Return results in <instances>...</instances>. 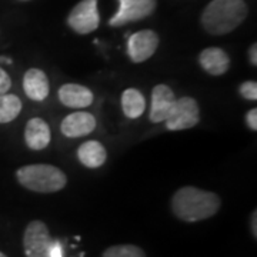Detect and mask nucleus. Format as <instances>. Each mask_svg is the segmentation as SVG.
Listing matches in <instances>:
<instances>
[{"label":"nucleus","mask_w":257,"mask_h":257,"mask_svg":"<svg viewBox=\"0 0 257 257\" xmlns=\"http://www.w3.org/2000/svg\"><path fill=\"white\" fill-rule=\"evenodd\" d=\"M170 206L177 219L196 223L214 216L220 209L221 200L216 193L194 186H184L173 194Z\"/></svg>","instance_id":"nucleus-1"},{"label":"nucleus","mask_w":257,"mask_h":257,"mask_svg":"<svg viewBox=\"0 0 257 257\" xmlns=\"http://www.w3.org/2000/svg\"><path fill=\"white\" fill-rule=\"evenodd\" d=\"M248 8L244 0H211L203 9V29L213 36L229 35L246 20Z\"/></svg>","instance_id":"nucleus-2"},{"label":"nucleus","mask_w":257,"mask_h":257,"mask_svg":"<svg viewBox=\"0 0 257 257\" xmlns=\"http://www.w3.org/2000/svg\"><path fill=\"white\" fill-rule=\"evenodd\" d=\"M18 182L25 189L36 193L60 192L67 184V176L52 165H28L16 172Z\"/></svg>","instance_id":"nucleus-3"},{"label":"nucleus","mask_w":257,"mask_h":257,"mask_svg":"<svg viewBox=\"0 0 257 257\" xmlns=\"http://www.w3.org/2000/svg\"><path fill=\"white\" fill-rule=\"evenodd\" d=\"M200 121V107L199 103L190 96H183L176 99L175 107L165 120L167 130L180 132L197 126Z\"/></svg>","instance_id":"nucleus-4"},{"label":"nucleus","mask_w":257,"mask_h":257,"mask_svg":"<svg viewBox=\"0 0 257 257\" xmlns=\"http://www.w3.org/2000/svg\"><path fill=\"white\" fill-rule=\"evenodd\" d=\"M67 26L79 35H89L100 25L97 0H82L67 16Z\"/></svg>","instance_id":"nucleus-5"},{"label":"nucleus","mask_w":257,"mask_h":257,"mask_svg":"<svg viewBox=\"0 0 257 257\" xmlns=\"http://www.w3.org/2000/svg\"><path fill=\"white\" fill-rule=\"evenodd\" d=\"M157 0H119V10L109 20L111 28H121L153 15Z\"/></svg>","instance_id":"nucleus-6"},{"label":"nucleus","mask_w":257,"mask_h":257,"mask_svg":"<svg viewBox=\"0 0 257 257\" xmlns=\"http://www.w3.org/2000/svg\"><path fill=\"white\" fill-rule=\"evenodd\" d=\"M53 239L47 229L46 223L33 220L28 224L23 234V247L26 257H50V247Z\"/></svg>","instance_id":"nucleus-7"},{"label":"nucleus","mask_w":257,"mask_h":257,"mask_svg":"<svg viewBox=\"0 0 257 257\" xmlns=\"http://www.w3.org/2000/svg\"><path fill=\"white\" fill-rule=\"evenodd\" d=\"M160 39L155 30H139L128 37L127 55L133 63H143L156 53Z\"/></svg>","instance_id":"nucleus-8"},{"label":"nucleus","mask_w":257,"mask_h":257,"mask_svg":"<svg viewBox=\"0 0 257 257\" xmlns=\"http://www.w3.org/2000/svg\"><path fill=\"white\" fill-rule=\"evenodd\" d=\"M176 103L175 92L167 84H157L152 90V104L149 119L152 123L165 121L170 111L173 110Z\"/></svg>","instance_id":"nucleus-9"},{"label":"nucleus","mask_w":257,"mask_h":257,"mask_svg":"<svg viewBox=\"0 0 257 257\" xmlns=\"http://www.w3.org/2000/svg\"><path fill=\"white\" fill-rule=\"evenodd\" d=\"M96 117L89 111H74L67 114L60 123V132L70 139L83 138L90 135L96 128Z\"/></svg>","instance_id":"nucleus-10"},{"label":"nucleus","mask_w":257,"mask_h":257,"mask_svg":"<svg viewBox=\"0 0 257 257\" xmlns=\"http://www.w3.org/2000/svg\"><path fill=\"white\" fill-rule=\"evenodd\" d=\"M57 96L60 103L70 109H86L92 104L94 99L90 89L76 83H66L60 86Z\"/></svg>","instance_id":"nucleus-11"},{"label":"nucleus","mask_w":257,"mask_h":257,"mask_svg":"<svg viewBox=\"0 0 257 257\" xmlns=\"http://www.w3.org/2000/svg\"><path fill=\"white\" fill-rule=\"evenodd\" d=\"M199 63L206 73L210 76H221L229 72L230 57L220 47H207L200 52Z\"/></svg>","instance_id":"nucleus-12"},{"label":"nucleus","mask_w":257,"mask_h":257,"mask_svg":"<svg viewBox=\"0 0 257 257\" xmlns=\"http://www.w3.org/2000/svg\"><path fill=\"white\" fill-rule=\"evenodd\" d=\"M23 90L30 100L43 101L50 92L47 74L36 67L29 69L23 76Z\"/></svg>","instance_id":"nucleus-13"},{"label":"nucleus","mask_w":257,"mask_h":257,"mask_svg":"<svg viewBox=\"0 0 257 257\" xmlns=\"http://www.w3.org/2000/svg\"><path fill=\"white\" fill-rule=\"evenodd\" d=\"M50 139H52V133L46 120L40 117H33L29 120L25 127V142L29 149L36 152L43 150L49 146Z\"/></svg>","instance_id":"nucleus-14"},{"label":"nucleus","mask_w":257,"mask_h":257,"mask_svg":"<svg viewBox=\"0 0 257 257\" xmlns=\"http://www.w3.org/2000/svg\"><path fill=\"white\" fill-rule=\"evenodd\" d=\"M77 159L87 169H97L104 165L107 159V152L104 146L97 140H89L82 143L77 149Z\"/></svg>","instance_id":"nucleus-15"},{"label":"nucleus","mask_w":257,"mask_h":257,"mask_svg":"<svg viewBox=\"0 0 257 257\" xmlns=\"http://www.w3.org/2000/svg\"><path fill=\"white\" fill-rule=\"evenodd\" d=\"M121 110L127 119H139L146 110V99L143 93L128 87L121 93Z\"/></svg>","instance_id":"nucleus-16"},{"label":"nucleus","mask_w":257,"mask_h":257,"mask_svg":"<svg viewBox=\"0 0 257 257\" xmlns=\"http://www.w3.org/2000/svg\"><path fill=\"white\" fill-rule=\"evenodd\" d=\"M22 111V100L16 94H0V123H10Z\"/></svg>","instance_id":"nucleus-17"},{"label":"nucleus","mask_w":257,"mask_h":257,"mask_svg":"<svg viewBox=\"0 0 257 257\" xmlns=\"http://www.w3.org/2000/svg\"><path fill=\"white\" fill-rule=\"evenodd\" d=\"M101 257H146V254L135 244H117L106 248Z\"/></svg>","instance_id":"nucleus-18"},{"label":"nucleus","mask_w":257,"mask_h":257,"mask_svg":"<svg viewBox=\"0 0 257 257\" xmlns=\"http://www.w3.org/2000/svg\"><path fill=\"white\" fill-rule=\"evenodd\" d=\"M239 93L246 100H257V83L254 80H246L239 86Z\"/></svg>","instance_id":"nucleus-19"},{"label":"nucleus","mask_w":257,"mask_h":257,"mask_svg":"<svg viewBox=\"0 0 257 257\" xmlns=\"http://www.w3.org/2000/svg\"><path fill=\"white\" fill-rule=\"evenodd\" d=\"M12 87V79L8 74V72H5L2 67H0V94H5V93L9 92V89Z\"/></svg>","instance_id":"nucleus-20"},{"label":"nucleus","mask_w":257,"mask_h":257,"mask_svg":"<svg viewBox=\"0 0 257 257\" xmlns=\"http://www.w3.org/2000/svg\"><path fill=\"white\" fill-rule=\"evenodd\" d=\"M246 124H247V127L250 130H253V132H256L257 130V109L256 107H253V109H250L247 111V114H246Z\"/></svg>","instance_id":"nucleus-21"},{"label":"nucleus","mask_w":257,"mask_h":257,"mask_svg":"<svg viewBox=\"0 0 257 257\" xmlns=\"http://www.w3.org/2000/svg\"><path fill=\"white\" fill-rule=\"evenodd\" d=\"M50 257H63V250H62V246L59 241H53L52 243V247H50V253H49Z\"/></svg>","instance_id":"nucleus-22"},{"label":"nucleus","mask_w":257,"mask_h":257,"mask_svg":"<svg viewBox=\"0 0 257 257\" xmlns=\"http://www.w3.org/2000/svg\"><path fill=\"white\" fill-rule=\"evenodd\" d=\"M248 62L253 66H257V43H253L248 49Z\"/></svg>","instance_id":"nucleus-23"},{"label":"nucleus","mask_w":257,"mask_h":257,"mask_svg":"<svg viewBox=\"0 0 257 257\" xmlns=\"http://www.w3.org/2000/svg\"><path fill=\"white\" fill-rule=\"evenodd\" d=\"M250 229H251L253 236H254V237H257V211L256 210L251 213V219H250Z\"/></svg>","instance_id":"nucleus-24"},{"label":"nucleus","mask_w":257,"mask_h":257,"mask_svg":"<svg viewBox=\"0 0 257 257\" xmlns=\"http://www.w3.org/2000/svg\"><path fill=\"white\" fill-rule=\"evenodd\" d=\"M0 62H6L8 64H10L12 63V59H9V57H3V56H2V57H0Z\"/></svg>","instance_id":"nucleus-25"},{"label":"nucleus","mask_w":257,"mask_h":257,"mask_svg":"<svg viewBox=\"0 0 257 257\" xmlns=\"http://www.w3.org/2000/svg\"><path fill=\"white\" fill-rule=\"evenodd\" d=\"M0 257H8V256H6L5 253H2V251H0Z\"/></svg>","instance_id":"nucleus-26"}]
</instances>
